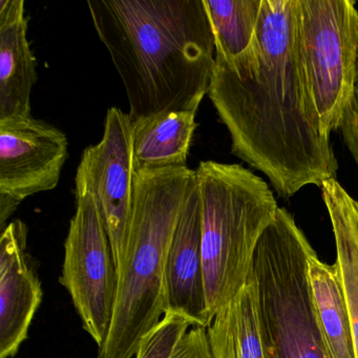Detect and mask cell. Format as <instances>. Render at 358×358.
Returning <instances> with one entry per match:
<instances>
[{"mask_svg": "<svg viewBox=\"0 0 358 358\" xmlns=\"http://www.w3.org/2000/svg\"><path fill=\"white\" fill-rule=\"evenodd\" d=\"M208 96L232 154L264 173L280 198L336 179L299 55L296 0H263L255 43L231 64L215 62Z\"/></svg>", "mask_w": 358, "mask_h": 358, "instance_id": "obj_1", "label": "cell"}, {"mask_svg": "<svg viewBox=\"0 0 358 358\" xmlns=\"http://www.w3.org/2000/svg\"><path fill=\"white\" fill-rule=\"evenodd\" d=\"M87 7L122 79L133 120L196 113L215 66L203 0H89Z\"/></svg>", "mask_w": 358, "mask_h": 358, "instance_id": "obj_2", "label": "cell"}, {"mask_svg": "<svg viewBox=\"0 0 358 358\" xmlns=\"http://www.w3.org/2000/svg\"><path fill=\"white\" fill-rule=\"evenodd\" d=\"M196 171L183 167L135 173L133 208L110 331L97 358H131L166 313L165 267Z\"/></svg>", "mask_w": 358, "mask_h": 358, "instance_id": "obj_3", "label": "cell"}, {"mask_svg": "<svg viewBox=\"0 0 358 358\" xmlns=\"http://www.w3.org/2000/svg\"><path fill=\"white\" fill-rule=\"evenodd\" d=\"M196 176L210 322L246 285L257 244L273 222L278 205L269 185L242 165L203 161Z\"/></svg>", "mask_w": 358, "mask_h": 358, "instance_id": "obj_4", "label": "cell"}, {"mask_svg": "<svg viewBox=\"0 0 358 358\" xmlns=\"http://www.w3.org/2000/svg\"><path fill=\"white\" fill-rule=\"evenodd\" d=\"M312 249L294 217L278 207L257 244L250 272L265 358H331L310 289Z\"/></svg>", "mask_w": 358, "mask_h": 358, "instance_id": "obj_5", "label": "cell"}, {"mask_svg": "<svg viewBox=\"0 0 358 358\" xmlns=\"http://www.w3.org/2000/svg\"><path fill=\"white\" fill-rule=\"evenodd\" d=\"M296 34L322 131H338L355 97L358 11L354 0H296Z\"/></svg>", "mask_w": 358, "mask_h": 358, "instance_id": "obj_6", "label": "cell"}, {"mask_svg": "<svg viewBox=\"0 0 358 358\" xmlns=\"http://www.w3.org/2000/svg\"><path fill=\"white\" fill-rule=\"evenodd\" d=\"M75 196L59 282L70 293L83 328L100 348L110 331L118 278L95 196L85 188H75Z\"/></svg>", "mask_w": 358, "mask_h": 358, "instance_id": "obj_7", "label": "cell"}, {"mask_svg": "<svg viewBox=\"0 0 358 358\" xmlns=\"http://www.w3.org/2000/svg\"><path fill=\"white\" fill-rule=\"evenodd\" d=\"M75 184L76 188L90 190L97 201L118 278L127 250L135 187L133 119L120 108H108L103 137L83 152Z\"/></svg>", "mask_w": 358, "mask_h": 358, "instance_id": "obj_8", "label": "cell"}, {"mask_svg": "<svg viewBox=\"0 0 358 358\" xmlns=\"http://www.w3.org/2000/svg\"><path fill=\"white\" fill-rule=\"evenodd\" d=\"M69 158L66 134L39 119L0 121V194L16 202L57 186Z\"/></svg>", "mask_w": 358, "mask_h": 358, "instance_id": "obj_9", "label": "cell"}, {"mask_svg": "<svg viewBox=\"0 0 358 358\" xmlns=\"http://www.w3.org/2000/svg\"><path fill=\"white\" fill-rule=\"evenodd\" d=\"M28 228L20 220L8 224L0 238V358H13L28 338L43 301V289L29 263Z\"/></svg>", "mask_w": 358, "mask_h": 358, "instance_id": "obj_10", "label": "cell"}, {"mask_svg": "<svg viewBox=\"0 0 358 358\" xmlns=\"http://www.w3.org/2000/svg\"><path fill=\"white\" fill-rule=\"evenodd\" d=\"M166 312L189 318L198 326H208L202 247L201 199L196 176L192 178L173 234L165 267Z\"/></svg>", "mask_w": 358, "mask_h": 358, "instance_id": "obj_11", "label": "cell"}, {"mask_svg": "<svg viewBox=\"0 0 358 358\" xmlns=\"http://www.w3.org/2000/svg\"><path fill=\"white\" fill-rule=\"evenodd\" d=\"M24 0H0V121L31 116L37 60L28 41Z\"/></svg>", "mask_w": 358, "mask_h": 358, "instance_id": "obj_12", "label": "cell"}, {"mask_svg": "<svg viewBox=\"0 0 358 358\" xmlns=\"http://www.w3.org/2000/svg\"><path fill=\"white\" fill-rule=\"evenodd\" d=\"M196 114L173 110L133 120L135 173L187 166L188 152L198 127Z\"/></svg>", "mask_w": 358, "mask_h": 358, "instance_id": "obj_13", "label": "cell"}, {"mask_svg": "<svg viewBox=\"0 0 358 358\" xmlns=\"http://www.w3.org/2000/svg\"><path fill=\"white\" fill-rule=\"evenodd\" d=\"M213 358H265L255 280L246 285L207 326Z\"/></svg>", "mask_w": 358, "mask_h": 358, "instance_id": "obj_14", "label": "cell"}, {"mask_svg": "<svg viewBox=\"0 0 358 358\" xmlns=\"http://www.w3.org/2000/svg\"><path fill=\"white\" fill-rule=\"evenodd\" d=\"M320 189L334 234L335 263L338 265L358 358V201L336 179L327 180Z\"/></svg>", "mask_w": 358, "mask_h": 358, "instance_id": "obj_15", "label": "cell"}, {"mask_svg": "<svg viewBox=\"0 0 358 358\" xmlns=\"http://www.w3.org/2000/svg\"><path fill=\"white\" fill-rule=\"evenodd\" d=\"M308 276L316 317L331 358H357L338 265L324 263L312 249Z\"/></svg>", "mask_w": 358, "mask_h": 358, "instance_id": "obj_16", "label": "cell"}, {"mask_svg": "<svg viewBox=\"0 0 358 358\" xmlns=\"http://www.w3.org/2000/svg\"><path fill=\"white\" fill-rule=\"evenodd\" d=\"M215 38V62L231 64L257 39L263 0H203Z\"/></svg>", "mask_w": 358, "mask_h": 358, "instance_id": "obj_17", "label": "cell"}, {"mask_svg": "<svg viewBox=\"0 0 358 358\" xmlns=\"http://www.w3.org/2000/svg\"><path fill=\"white\" fill-rule=\"evenodd\" d=\"M189 318L166 312L156 328L140 343L136 358H171L182 337L192 327Z\"/></svg>", "mask_w": 358, "mask_h": 358, "instance_id": "obj_18", "label": "cell"}, {"mask_svg": "<svg viewBox=\"0 0 358 358\" xmlns=\"http://www.w3.org/2000/svg\"><path fill=\"white\" fill-rule=\"evenodd\" d=\"M341 137L358 167V102L353 100L348 108L341 127Z\"/></svg>", "mask_w": 358, "mask_h": 358, "instance_id": "obj_19", "label": "cell"}, {"mask_svg": "<svg viewBox=\"0 0 358 358\" xmlns=\"http://www.w3.org/2000/svg\"><path fill=\"white\" fill-rule=\"evenodd\" d=\"M355 97L358 102V56H357V75H356Z\"/></svg>", "mask_w": 358, "mask_h": 358, "instance_id": "obj_20", "label": "cell"}]
</instances>
